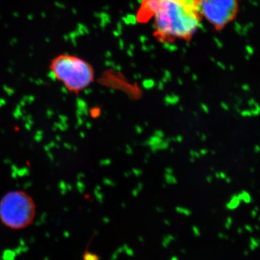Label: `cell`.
I'll return each mask as SVG.
<instances>
[{"instance_id": "cell-1", "label": "cell", "mask_w": 260, "mask_h": 260, "mask_svg": "<svg viewBox=\"0 0 260 260\" xmlns=\"http://www.w3.org/2000/svg\"><path fill=\"white\" fill-rule=\"evenodd\" d=\"M140 23L153 19V36L162 44L190 42L201 23L195 0H143L137 15Z\"/></svg>"}, {"instance_id": "cell-2", "label": "cell", "mask_w": 260, "mask_h": 260, "mask_svg": "<svg viewBox=\"0 0 260 260\" xmlns=\"http://www.w3.org/2000/svg\"><path fill=\"white\" fill-rule=\"evenodd\" d=\"M49 69L54 79L68 91L79 94L95 80L93 65L74 54L62 53L51 58Z\"/></svg>"}, {"instance_id": "cell-3", "label": "cell", "mask_w": 260, "mask_h": 260, "mask_svg": "<svg viewBox=\"0 0 260 260\" xmlns=\"http://www.w3.org/2000/svg\"><path fill=\"white\" fill-rule=\"evenodd\" d=\"M37 207L26 191H8L0 200V221L14 230L25 229L34 223Z\"/></svg>"}, {"instance_id": "cell-4", "label": "cell", "mask_w": 260, "mask_h": 260, "mask_svg": "<svg viewBox=\"0 0 260 260\" xmlns=\"http://www.w3.org/2000/svg\"><path fill=\"white\" fill-rule=\"evenodd\" d=\"M202 18L215 30H221L236 18L240 0H195Z\"/></svg>"}, {"instance_id": "cell-5", "label": "cell", "mask_w": 260, "mask_h": 260, "mask_svg": "<svg viewBox=\"0 0 260 260\" xmlns=\"http://www.w3.org/2000/svg\"><path fill=\"white\" fill-rule=\"evenodd\" d=\"M173 239H174V237H172V236H169V237L164 238V241H162V246H164V247H167L169 243H170L171 241L173 240Z\"/></svg>"}, {"instance_id": "cell-6", "label": "cell", "mask_w": 260, "mask_h": 260, "mask_svg": "<svg viewBox=\"0 0 260 260\" xmlns=\"http://www.w3.org/2000/svg\"><path fill=\"white\" fill-rule=\"evenodd\" d=\"M123 248H124V251L125 250L126 252L127 253L128 255H134V252H133V251L132 250V249H130V248L128 247V246H126V244L125 245H124V246H123Z\"/></svg>"}, {"instance_id": "cell-7", "label": "cell", "mask_w": 260, "mask_h": 260, "mask_svg": "<svg viewBox=\"0 0 260 260\" xmlns=\"http://www.w3.org/2000/svg\"><path fill=\"white\" fill-rule=\"evenodd\" d=\"M87 260H99V257L95 255H88V258L86 259Z\"/></svg>"}, {"instance_id": "cell-8", "label": "cell", "mask_w": 260, "mask_h": 260, "mask_svg": "<svg viewBox=\"0 0 260 260\" xmlns=\"http://www.w3.org/2000/svg\"><path fill=\"white\" fill-rule=\"evenodd\" d=\"M194 231L195 236H197V237H199L200 235L199 230H198V229H196V228L194 227Z\"/></svg>"}, {"instance_id": "cell-9", "label": "cell", "mask_w": 260, "mask_h": 260, "mask_svg": "<svg viewBox=\"0 0 260 260\" xmlns=\"http://www.w3.org/2000/svg\"><path fill=\"white\" fill-rule=\"evenodd\" d=\"M171 260H178V259L177 257H175V256H174V257H173L172 259Z\"/></svg>"}]
</instances>
